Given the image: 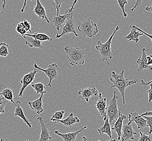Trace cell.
I'll return each mask as SVG.
<instances>
[{"label":"cell","instance_id":"obj_20","mask_svg":"<svg viewBox=\"0 0 152 141\" xmlns=\"http://www.w3.org/2000/svg\"><path fill=\"white\" fill-rule=\"evenodd\" d=\"M45 94L43 93L40 97V98L37 99L34 101H29L28 104L31 109L35 111L37 114H41L43 111V95Z\"/></svg>","mask_w":152,"mask_h":141},{"label":"cell","instance_id":"obj_50","mask_svg":"<svg viewBox=\"0 0 152 141\" xmlns=\"http://www.w3.org/2000/svg\"><path fill=\"white\" fill-rule=\"evenodd\" d=\"M149 56H150V57H151V58H152V55H150Z\"/></svg>","mask_w":152,"mask_h":141},{"label":"cell","instance_id":"obj_41","mask_svg":"<svg viewBox=\"0 0 152 141\" xmlns=\"http://www.w3.org/2000/svg\"><path fill=\"white\" fill-rule=\"evenodd\" d=\"M77 2V0H74V1L73 3H72V6H71V7H70L69 9H68V10H69L70 12H72V11L74 10V6H75V5L76 4Z\"/></svg>","mask_w":152,"mask_h":141},{"label":"cell","instance_id":"obj_31","mask_svg":"<svg viewBox=\"0 0 152 141\" xmlns=\"http://www.w3.org/2000/svg\"><path fill=\"white\" fill-rule=\"evenodd\" d=\"M118 4H119L120 8L121 9L122 12L123 13V15L125 18L127 17V14L125 11V5L127 4L128 3V0H117Z\"/></svg>","mask_w":152,"mask_h":141},{"label":"cell","instance_id":"obj_12","mask_svg":"<svg viewBox=\"0 0 152 141\" xmlns=\"http://www.w3.org/2000/svg\"><path fill=\"white\" fill-rule=\"evenodd\" d=\"M129 123H132L134 122L136 123L137 126V129L140 130L144 129L147 126V121L143 117L140 116L137 112H131L128 114Z\"/></svg>","mask_w":152,"mask_h":141},{"label":"cell","instance_id":"obj_8","mask_svg":"<svg viewBox=\"0 0 152 141\" xmlns=\"http://www.w3.org/2000/svg\"><path fill=\"white\" fill-rule=\"evenodd\" d=\"M37 120L40 122L41 128L40 138L38 141H49V140H51L52 137L50 136V133L48 129L50 126L48 122L42 117H37Z\"/></svg>","mask_w":152,"mask_h":141},{"label":"cell","instance_id":"obj_52","mask_svg":"<svg viewBox=\"0 0 152 141\" xmlns=\"http://www.w3.org/2000/svg\"><path fill=\"white\" fill-rule=\"evenodd\" d=\"M1 9H0V11H1Z\"/></svg>","mask_w":152,"mask_h":141},{"label":"cell","instance_id":"obj_7","mask_svg":"<svg viewBox=\"0 0 152 141\" xmlns=\"http://www.w3.org/2000/svg\"><path fill=\"white\" fill-rule=\"evenodd\" d=\"M73 14H74V10L72 11L69 17L67 18L66 21V23L64 26L62 27V31L61 34H58V33L56 35V38L59 39L61 37L64 35L72 33L74 34L75 37H79V35L77 34L75 31V22L73 19Z\"/></svg>","mask_w":152,"mask_h":141},{"label":"cell","instance_id":"obj_1","mask_svg":"<svg viewBox=\"0 0 152 141\" xmlns=\"http://www.w3.org/2000/svg\"><path fill=\"white\" fill-rule=\"evenodd\" d=\"M124 70H122L120 73H116L115 72H112V76L110 79L111 81L110 87H115L118 89V91L122 95L123 105H125V90L129 86H131L134 84H137L138 82L137 79L129 80L126 79L124 77Z\"/></svg>","mask_w":152,"mask_h":141},{"label":"cell","instance_id":"obj_14","mask_svg":"<svg viewBox=\"0 0 152 141\" xmlns=\"http://www.w3.org/2000/svg\"><path fill=\"white\" fill-rule=\"evenodd\" d=\"M14 105L15 106L14 107V115L16 116H18L22 118L24 121V123H26V124L30 128V129H31L32 124L34 123L35 124V122L31 120H28L24 115V112L21 106V101H18L15 102Z\"/></svg>","mask_w":152,"mask_h":141},{"label":"cell","instance_id":"obj_37","mask_svg":"<svg viewBox=\"0 0 152 141\" xmlns=\"http://www.w3.org/2000/svg\"><path fill=\"white\" fill-rule=\"evenodd\" d=\"M22 22H23V23L24 25V28H25V29L27 32H29L30 33H31V23L29 22L26 20H23V18L22 19Z\"/></svg>","mask_w":152,"mask_h":141},{"label":"cell","instance_id":"obj_39","mask_svg":"<svg viewBox=\"0 0 152 141\" xmlns=\"http://www.w3.org/2000/svg\"><path fill=\"white\" fill-rule=\"evenodd\" d=\"M143 0H136V2H135V4L134 5V6L131 9V11L132 12H133L134 10V9H136L137 7H140L142 2Z\"/></svg>","mask_w":152,"mask_h":141},{"label":"cell","instance_id":"obj_16","mask_svg":"<svg viewBox=\"0 0 152 141\" xmlns=\"http://www.w3.org/2000/svg\"><path fill=\"white\" fill-rule=\"evenodd\" d=\"M72 12H70L68 9L64 15H56L53 17L52 22L54 23V27L55 29H56L57 31H60V28L62 27V25L66 22Z\"/></svg>","mask_w":152,"mask_h":141},{"label":"cell","instance_id":"obj_27","mask_svg":"<svg viewBox=\"0 0 152 141\" xmlns=\"http://www.w3.org/2000/svg\"><path fill=\"white\" fill-rule=\"evenodd\" d=\"M31 87L35 90L37 94H42L43 93H46L47 92L45 90L46 86L42 82L38 83H31Z\"/></svg>","mask_w":152,"mask_h":141},{"label":"cell","instance_id":"obj_43","mask_svg":"<svg viewBox=\"0 0 152 141\" xmlns=\"http://www.w3.org/2000/svg\"><path fill=\"white\" fill-rule=\"evenodd\" d=\"M147 65L149 66L152 65V58L150 56H147Z\"/></svg>","mask_w":152,"mask_h":141},{"label":"cell","instance_id":"obj_32","mask_svg":"<svg viewBox=\"0 0 152 141\" xmlns=\"http://www.w3.org/2000/svg\"><path fill=\"white\" fill-rule=\"evenodd\" d=\"M138 141H152V136L151 135H147L146 133L140 131Z\"/></svg>","mask_w":152,"mask_h":141},{"label":"cell","instance_id":"obj_5","mask_svg":"<svg viewBox=\"0 0 152 141\" xmlns=\"http://www.w3.org/2000/svg\"><path fill=\"white\" fill-rule=\"evenodd\" d=\"M118 91L115 90L113 92V97L110 101L106 109V116L108 119L110 124L112 125L115 123L116 120L118 118L120 111L119 110L117 104V100L119 97L116 93Z\"/></svg>","mask_w":152,"mask_h":141},{"label":"cell","instance_id":"obj_25","mask_svg":"<svg viewBox=\"0 0 152 141\" xmlns=\"http://www.w3.org/2000/svg\"><path fill=\"white\" fill-rule=\"evenodd\" d=\"M132 31L131 33L126 36L124 37L125 39H127L128 41H134L136 43H137L139 41L140 39V37L142 36L143 35L142 33L140 32L139 31H137L136 29H135L134 28H131Z\"/></svg>","mask_w":152,"mask_h":141},{"label":"cell","instance_id":"obj_49","mask_svg":"<svg viewBox=\"0 0 152 141\" xmlns=\"http://www.w3.org/2000/svg\"><path fill=\"white\" fill-rule=\"evenodd\" d=\"M0 141H5V140H4V139H3V138H1V139H0Z\"/></svg>","mask_w":152,"mask_h":141},{"label":"cell","instance_id":"obj_18","mask_svg":"<svg viewBox=\"0 0 152 141\" xmlns=\"http://www.w3.org/2000/svg\"><path fill=\"white\" fill-rule=\"evenodd\" d=\"M87 128V126H85L82 128V129H80L79 130H77L74 132H69V133L65 132L64 134H62L58 131H54V133L55 134L61 137L64 141H77V135Z\"/></svg>","mask_w":152,"mask_h":141},{"label":"cell","instance_id":"obj_44","mask_svg":"<svg viewBox=\"0 0 152 141\" xmlns=\"http://www.w3.org/2000/svg\"><path fill=\"white\" fill-rule=\"evenodd\" d=\"M31 1H34V0H31ZM26 5H27V0H24V3H23V7H22L21 10V12H24V8H25V7H26Z\"/></svg>","mask_w":152,"mask_h":141},{"label":"cell","instance_id":"obj_10","mask_svg":"<svg viewBox=\"0 0 152 141\" xmlns=\"http://www.w3.org/2000/svg\"><path fill=\"white\" fill-rule=\"evenodd\" d=\"M77 93L79 95L80 98L85 100L86 102H88L91 98L96 96L99 94L98 91L95 86L80 90Z\"/></svg>","mask_w":152,"mask_h":141},{"label":"cell","instance_id":"obj_36","mask_svg":"<svg viewBox=\"0 0 152 141\" xmlns=\"http://www.w3.org/2000/svg\"><path fill=\"white\" fill-rule=\"evenodd\" d=\"M129 28H134L135 29H136L137 31H139V32H141V33H142L143 34H145V35H146L147 37H149V38L151 39L152 41V35H151V34H148V33H147L146 32H144V31H142V29H141L140 28H139L138 27V26H136V25H132L129 27Z\"/></svg>","mask_w":152,"mask_h":141},{"label":"cell","instance_id":"obj_23","mask_svg":"<svg viewBox=\"0 0 152 141\" xmlns=\"http://www.w3.org/2000/svg\"><path fill=\"white\" fill-rule=\"evenodd\" d=\"M23 37L25 40V43L30 48H42L43 46L41 44V41L34 39L33 37L27 35H24Z\"/></svg>","mask_w":152,"mask_h":141},{"label":"cell","instance_id":"obj_22","mask_svg":"<svg viewBox=\"0 0 152 141\" xmlns=\"http://www.w3.org/2000/svg\"><path fill=\"white\" fill-rule=\"evenodd\" d=\"M0 89L1 90V92H0V95H2L3 98H5L7 101H11L12 103L14 104L15 101L14 95L12 90L10 89L9 87L6 85L2 84L0 86Z\"/></svg>","mask_w":152,"mask_h":141},{"label":"cell","instance_id":"obj_33","mask_svg":"<svg viewBox=\"0 0 152 141\" xmlns=\"http://www.w3.org/2000/svg\"><path fill=\"white\" fill-rule=\"evenodd\" d=\"M143 118L147 121V126H149V130L147 131V132L151 135L152 133V116H143Z\"/></svg>","mask_w":152,"mask_h":141},{"label":"cell","instance_id":"obj_13","mask_svg":"<svg viewBox=\"0 0 152 141\" xmlns=\"http://www.w3.org/2000/svg\"><path fill=\"white\" fill-rule=\"evenodd\" d=\"M107 106L106 98H104L102 96V93H99V100L95 103V106L93 107V109H97L101 116L103 117V120L104 121L106 119Z\"/></svg>","mask_w":152,"mask_h":141},{"label":"cell","instance_id":"obj_21","mask_svg":"<svg viewBox=\"0 0 152 141\" xmlns=\"http://www.w3.org/2000/svg\"><path fill=\"white\" fill-rule=\"evenodd\" d=\"M37 3L36 6L34 8L33 12L39 18L41 19H44L46 20L47 23H49L50 21L47 16L46 10L45 7L43 6L42 4L40 2V0H36Z\"/></svg>","mask_w":152,"mask_h":141},{"label":"cell","instance_id":"obj_45","mask_svg":"<svg viewBox=\"0 0 152 141\" xmlns=\"http://www.w3.org/2000/svg\"><path fill=\"white\" fill-rule=\"evenodd\" d=\"M145 9H146L147 11H148V12H152V5L151 6L147 7L146 8H145Z\"/></svg>","mask_w":152,"mask_h":141},{"label":"cell","instance_id":"obj_19","mask_svg":"<svg viewBox=\"0 0 152 141\" xmlns=\"http://www.w3.org/2000/svg\"><path fill=\"white\" fill-rule=\"evenodd\" d=\"M53 122V123H61L63 124L64 126L68 128H72V126L75 124L79 123L80 120L77 117L74 116V114L71 113L69 114L67 118L64 120H50Z\"/></svg>","mask_w":152,"mask_h":141},{"label":"cell","instance_id":"obj_3","mask_svg":"<svg viewBox=\"0 0 152 141\" xmlns=\"http://www.w3.org/2000/svg\"><path fill=\"white\" fill-rule=\"evenodd\" d=\"M64 49L70 65L75 66L77 65L84 64L86 54L84 50L77 47H73L68 45L65 46Z\"/></svg>","mask_w":152,"mask_h":141},{"label":"cell","instance_id":"obj_6","mask_svg":"<svg viewBox=\"0 0 152 141\" xmlns=\"http://www.w3.org/2000/svg\"><path fill=\"white\" fill-rule=\"evenodd\" d=\"M32 62L34 65V69H37L39 70H42L46 74V76L48 77L49 83L47 85V86L51 87L52 85V80L56 79L58 77V65L56 63L50 64L48 66V68H46V69H43L42 68H40L37 65V63L35 62L32 61Z\"/></svg>","mask_w":152,"mask_h":141},{"label":"cell","instance_id":"obj_35","mask_svg":"<svg viewBox=\"0 0 152 141\" xmlns=\"http://www.w3.org/2000/svg\"><path fill=\"white\" fill-rule=\"evenodd\" d=\"M54 2L55 7L53 9H55L57 12V15H59L60 10L61 8V4L64 1V0H53Z\"/></svg>","mask_w":152,"mask_h":141},{"label":"cell","instance_id":"obj_11","mask_svg":"<svg viewBox=\"0 0 152 141\" xmlns=\"http://www.w3.org/2000/svg\"><path fill=\"white\" fill-rule=\"evenodd\" d=\"M137 134V132L134 131L132 123L128 122L122 126L121 137L122 141H127L129 140H134V135Z\"/></svg>","mask_w":152,"mask_h":141},{"label":"cell","instance_id":"obj_26","mask_svg":"<svg viewBox=\"0 0 152 141\" xmlns=\"http://www.w3.org/2000/svg\"><path fill=\"white\" fill-rule=\"evenodd\" d=\"M24 35H27L29 37H34V39L37 40H39L40 41H52L53 39L51 37H49L48 35L44 33H35L34 34H29V33H26Z\"/></svg>","mask_w":152,"mask_h":141},{"label":"cell","instance_id":"obj_17","mask_svg":"<svg viewBox=\"0 0 152 141\" xmlns=\"http://www.w3.org/2000/svg\"><path fill=\"white\" fill-rule=\"evenodd\" d=\"M126 116L124 114H121V112L119 114V116L118 118L115 122V123L113 124V126L111 128L114 132H115L118 135V140L120 141L121 137L122 128L123 126V121L126 119Z\"/></svg>","mask_w":152,"mask_h":141},{"label":"cell","instance_id":"obj_2","mask_svg":"<svg viewBox=\"0 0 152 141\" xmlns=\"http://www.w3.org/2000/svg\"><path fill=\"white\" fill-rule=\"evenodd\" d=\"M119 29H120V27L119 26H116L115 31L113 33V34L110 37L108 40H107L105 43H102L100 40H99L97 41V45L95 46V49L99 51L101 56L102 62L106 61L107 65H110L108 59H112L113 58L112 48H111V44H112L113 38L116 33L119 31Z\"/></svg>","mask_w":152,"mask_h":141},{"label":"cell","instance_id":"obj_42","mask_svg":"<svg viewBox=\"0 0 152 141\" xmlns=\"http://www.w3.org/2000/svg\"><path fill=\"white\" fill-rule=\"evenodd\" d=\"M140 116L142 117L143 116H152V111H146L145 113L140 115Z\"/></svg>","mask_w":152,"mask_h":141},{"label":"cell","instance_id":"obj_24","mask_svg":"<svg viewBox=\"0 0 152 141\" xmlns=\"http://www.w3.org/2000/svg\"><path fill=\"white\" fill-rule=\"evenodd\" d=\"M104 122V125L100 127V128L97 129V131L99 132L101 136H102L104 134H106L110 138H112L111 125L110 124L109 120L107 118V117Z\"/></svg>","mask_w":152,"mask_h":141},{"label":"cell","instance_id":"obj_30","mask_svg":"<svg viewBox=\"0 0 152 141\" xmlns=\"http://www.w3.org/2000/svg\"><path fill=\"white\" fill-rule=\"evenodd\" d=\"M64 110L56 111L54 114L52 115L50 120H61L64 116Z\"/></svg>","mask_w":152,"mask_h":141},{"label":"cell","instance_id":"obj_40","mask_svg":"<svg viewBox=\"0 0 152 141\" xmlns=\"http://www.w3.org/2000/svg\"><path fill=\"white\" fill-rule=\"evenodd\" d=\"M152 83V79L151 81H150L149 82H147V83L145 82H144V80H143V79H142L141 80V83H140V85H142L143 87H146L147 85H149L151 83Z\"/></svg>","mask_w":152,"mask_h":141},{"label":"cell","instance_id":"obj_4","mask_svg":"<svg viewBox=\"0 0 152 141\" xmlns=\"http://www.w3.org/2000/svg\"><path fill=\"white\" fill-rule=\"evenodd\" d=\"M77 29L83 37H93L99 32L98 27L89 18H86L78 23Z\"/></svg>","mask_w":152,"mask_h":141},{"label":"cell","instance_id":"obj_46","mask_svg":"<svg viewBox=\"0 0 152 141\" xmlns=\"http://www.w3.org/2000/svg\"><path fill=\"white\" fill-rule=\"evenodd\" d=\"M6 1L7 0H1V1L3 2V4H2V8L4 9V8H5V7H6Z\"/></svg>","mask_w":152,"mask_h":141},{"label":"cell","instance_id":"obj_48","mask_svg":"<svg viewBox=\"0 0 152 141\" xmlns=\"http://www.w3.org/2000/svg\"><path fill=\"white\" fill-rule=\"evenodd\" d=\"M118 140V138H115V139H114V140H107V141H116ZM100 141V140H99V141Z\"/></svg>","mask_w":152,"mask_h":141},{"label":"cell","instance_id":"obj_47","mask_svg":"<svg viewBox=\"0 0 152 141\" xmlns=\"http://www.w3.org/2000/svg\"><path fill=\"white\" fill-rule=\"evenodd\" d=\"M82 141H88V139L85 136H83L82 137Z\"/></svg>","mask_w":152,"mask_h":141},{"label":"cell","instance_id":"obj_38","mask_svg":"<svg viewBox=\"0 0 152 141\" xmlns=\"http://www.w3.org/2000/svg\"><path fill=\"white\" fill-rule=\"evenodd\" d=\"M149 85H150L151 88L148 90H147V93L148 95V101L150 103L152 101V83H151L149 84Z\"/></svg>","mask_w":152,"mask_h":141},{"label":"cell","instance_id":"obj_9","mask_svg":"<svg viewBox=\"0 0 152 141\" xmlns=\"http://www.w3.org/2000/svg\"><path fill=\"white\" fill-rule=\"evenodd\" d=\"M39 70L34 69V70L31 72L29 73L26 74L23 76L22 79L19 80L21 84H22L21 88L20 90V92L18 93V97H22L23 95V93L24 92V90L29 84L33 82L35 74L39 72Z\"/></svg>","mask_w":152,"mask_h":141},{"label":"cell","instance_id":"obj_15","mask_svg":"<svg viewBox=\"0 0 152 141\" xmlns=\"http://www.w3.org/2000/svg\"><path fill=\"white\" fill-rule=\"evenodd\" d=\"M147 51H149V49L143 48L142 49V54L137 60V63L139 65V68L137 70L138 72H141L143 70H152V66L147 65V56L146 54V52Z\"/></svg>","mask_w":152,"mask_h":141},{"label":"cell","instance_id":"obj_51","mask_svg":"<svg viewBox=\"0 0 152 141\" xmlns=\"http://www.w3.org/2000/svg\"><path fill=\"white\" fill-rule=\"evenodd\" d=\"M26 141H29V140H26Z\"/></svg>","mask_w":152,"mask_h":141},{"label":"cell","instance_id":"obj_28","mask_svg":"<svg viewBox=\"0 0 152 141\" xmlns=\"http://www.w3.org/2000/svg\"><path fill=\"white\" fill-rule=\"evenodd\" d=\"M9 45L6 43H0V57H6L9 54Z\"/></svg>","mask_w":152,"mask_h":141},{"label":"cell","instance_id":"obj_29","mask_svg":"<svg viewBox=\"0 0 152 141\" xmlns=\"http://www.w3.org/2000/svg\"><path fill=\"white\" fill-rule=\"evenodd\" d=\"M15 30L18 33L21 35L22 37H23L25 34L27 33V32L25 29L24 25L22 22V20L21 22H18V25L16 27Z\"/></svg>","mask_w":152,"mask_h":141},{"label":"cell","instance_id":"obj_34","mask_svg":"<svg viewBox=\"0 0 152 141\" xmlns=\"http://www.w3.org/2000/svg\"><path fill=\"white\" fill-rule=\"evenodd\" d=\"M8 101H7L5 98H0V114H3L5 111V107L7 104L8 103Z\"/></svg>","mask_w":152,"mask_h":141}]
</instances>
